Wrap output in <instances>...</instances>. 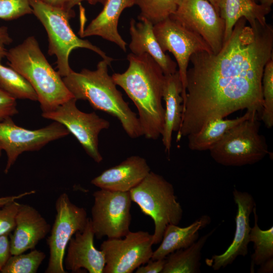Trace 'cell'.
I'll use <instances>...</instances> for the list:
<instances>
[{
  "label": "cell",
  "instance_id": "cell-21",
  "mask_svg": "<svg viewBox=\"0 0 273 273\" xmlns=\"http://www.w3.org/2000/svg\"><path fill=\"white\" fill-rule=\"evenodd\" d=\"M183 86L178 73L165 75L163 89V100L165 102L164 124L161 134L165 151L170 153L172 135L179 130L182 119L183 99Z\"/></svg>",
  "mask_w": 273,
  "mask_h": 273
},
{
  "label": "cell",
  "instance_id": "cell-31",
  "mask_svg": "<svg viewBox=\"0 0 273 273\" xmlns=\"http://www.w3.org/2000/svg\"><path fill=\"white\" fill-rule=\"evenodd\" d=\"M31 14L29 0H0V19L13 20Z\"/></svg>",
  "mask_w": 273,
  "mask_h": 273
},
{
  "label": "cell",
  "instance_id": "cell-38",
  "mask_svg": "<svg viewBox=\"0 0 273 273\" xmlns=\"http://www.w3.org/2000/svg\"><path fill=\"white\" fill-rule=\"evenodd\" d=\"M106 0H70L65 9L67 10H72V8L77 5H79L83 1H86L90 5H96L98 3L103 4Z\"/></svg>",
  "mask_w": 273,
  "mask_h": 273
},
{
  "label": "cell",
  "instance_id": "cell-29",
  "mask_svg": "<svg viewBox=\"0 0 273 273\" xmlns=\"http://www.w3.org/2000/svg\"><path fill=\"white\" fill-rule=\"evenodd\" d=\"M46 257L43 252L33 249L27 254L11 255L1 273H35Z\"/></svg>",
  "mask_w": 273,
  "mask_h": 273
},
{
  "label": "cell",
  "instance_id": "cell-27",
  "mask_svg": "<svg viewBox=\"0 0 273 273\" xmlns=\"http://www.w3.org/2000/svg\"><path fill=\"white\" fill-rule=\"evenodd\" d=\"M0 88L16 99L38 100L37 94L30 83L12 68L2 64L1 60Z\"/></svg>",
  "mask_w": 273,
  "mask_h": 273
},
{
  "label": "cell",
  "instance_id": "cell-1",
  "mask_svg": "<svg viewBox=\"0 0 273 273\" xmlns=\"http://www.w3.org/2000/svg\"><path fill=\"white\" fill-rule=\"evenodd\" d=\"M273 29L267 23L249 24L240 19L216 53L190 58L186 98L176 141L196 132L209 121L239 110L262 111V78L273 58Z\"/></svg>",
  "mask_w": 273,
  "mask_h": 273
},
{
  "label": "cell",
  "instance_id": "cell-10",
  "mask_svg": "<svg viewBox=\"0 0 273 273\" xmlns=\"http://www.w3.org/2000/svg\"><path fill=\"white\" fill-rule=\"evenodd\" d=\"M73 98L47 112L42 116L63 125L77 140L87 154L96 162L103 160L98 148L100 132L108 129L109 121L100 117L95 112L85 113L78 109Z\"/></svg>",
  "mask_w": 273,
  "mask_h": 273
},
{
  "label": "cell",
  "instance_id": "cell-37",
  "mask_svg": "<svg viewBox=\"0 0 273 273\" xmlns=\"http://www.w3.org/2000/svg\"><path fill=\"white\" fill-rule=\"evenodd\" d=\"M35 193V191H31L30 192H24L23 193L19 194L18 195L0 197V208L10 202L16 201L17 200L21 199L26 196L33 194Z\"/></svg>",
  "mask_w": 273,
  "mask_h": 273
},
{
  "label": "cell",
  "instance_id": "cell-42",
  "mask_svg": "<svg viewBox=\"0 0 273 273\" xmlns=\"http://www.w3.org/2000/svg\"><path fill=\"white\" fill-rule=\"evenodd\" d=\"M207 1L209 2L214 6L216 10L218 12L219 0H207Z\"/></svg>",
  "mask_w": 273,
  "mask_h": 273
},
{
  "label": "cell",
  "instance_id": "cell-16",
  "mask_svg": "<svg viewBox=\"0 0 273 273\" xmlns=\"http://www.w3.org/2000/svg\"><path fill=\"white\" fill-rule=\"evenodd\" d=\"M94 237L95 233L88 218L84 229L77 232L68 242L64 261L66 269L77 272L84 268L89 273H103L104 255L95 247Z\"/></svg>",
  "mask_w": 273,
  "mask_h": 273
},
{
  "label": "cell",
  "instance_id": "cell-11",
  "mask_svg": "<svg viewBox=\"0 0 273 273\" xmlns=\"http://www.w3.org/2000/svg\"><path fill=\"white\" fill-rule=\"evenodd\" d=\"M153 235L129 231L124 239H107L100 246L105 259L103 273H131L151 259Z\"/></svg>",
  "mask_w": 273,
  "mask_h": 273
},
{
  "label": "cell",
  "instance_id": "cell-36",
  "mask_svg": "<svg viewBox=\"0 0 273 273\" xmlns=\"http://www.w3.org/2000/svg\"><path fill=\"white\" fill-rule=\"evenodd\" d=\"M12 41L8 28L5 26H0V60L6 57L8 51L5 47L11 43Z\"/></svg>",
  "mask_w": 273,
  "mask_h": 273
},
{
  "label": "cell",
  "instance_id": "cell-2",
  "mask_svg": "<svg viewBox=\"0 0 273 273\" xmlns=\"http://www.w3.org/2000/svg\"><path fill=\"white\" fill-rule=\"evenodd\" d=\"M129 65L123 73H115L112 77L133 102L138 111L139 120L144 135L157 140L164 124L162 105L165 79L162 69L148 54L127 55Z\"/></svg>",
  "mask_w": 273,
  "mask_h": 273
},
{
  "label": "cell",
  "instance_id": "cell-28",
  "mask_svg": "<svg viewBox=\"0 0 273 273\" xmlns=\"http://www.w3.org/2000/svg\"><path fill=\"white\" fill-rule=\"evenodd\" d=\"M179 0H135L140 9L139 20L145 19L153 25L169 18L175 11Z\"/></svg>",
  "mask_w": 273,
  "mask_h": 273
},
{
  "label": "cell",
  "instance_id": "cell-17",
  "mask_svg": "<svg viewBox=\"0 0 273 273\" xmlns=\"http://www.w3.org/2000/svg\"><path fill=\"white\" fill-rule=\"evenodd\" d=\"M51 230L50 224L33 207L20 204L16 216V226L10 234L11 255L35 249Z\"/></svg>",
  "mask_w": 273,
  "mask_h": 273
},
{
  "label": "cell",
  "instance_id": "cell-7",
  "mask_svg": "<svg viewBox=\"0 0 273 273\" xmlns=\"http://www.w3.org/2000/svg\"><path fill=\"white\" fill-rule=\"evenodd\" d=\"M258 114L230 129L208 151L212 158L225 166L252 165L270 153L265 137L259 133Z\"/></svg>",
  "mask_w": 273,
  "mask_h": 273
},
{
  "label": "cell",
  "instance_id": "cell-32",
  "mask_svg": "<svg viewBox=\"0 0 273 273\" xmlns=\"http://www.w3.org/2000/svg\"><path fill=\"white\" fill-rule=\"evenodd\" d=\"M20 203L10 202L0 208V236L9 235L16 226V216Z\"/></svg>",
  "mask_w": 273,
  "mask_h": 273
},
{
  "label": "cell",
  "instance_id": "cell-19",
  "mask_svg": "<svg viewBox=\"0 0 273 273\" xmlns=\"http://www.w3.org/2000/svg\"><path fill=\"white\" fill-rule=\"evenodd\" d=\"M139 21L137 22L133 18L130 21L129 48L131 53L148 54L159 65L165 75L175 73L177 70V64L161 49L154 34V25L145 19Z\"/></svg>",
  "mask_w": 273,
  "mask_h": 273
},
{
  "label": "cell",
  "instance_id": "cell-4",
  "mask_svg": "<svg viewBox=\"0 0 273 273\" xmlns=\"http://www.w3.org/2000/svg\"><path fill=\"white\" fill-rule=\"evenodd\" d=\"M8 65L35 91L42 112L51 111L74 98L63 78L49 64L33 36L7 51Z\"/></svg>",
  "mask_w": 273,
  "mask_h": 273
},
{
  "label": "cell",
  "instance_id": "cell-34",
  "mask_svg": "<svg viewBox=\"0 0 273 273\" xmlns=\"http://www.w3.org/2000/svg\"><path fill=\"white\" fill-rule=\"evenodd\" d=\"M165 263V258L150 259L146 265L140 266L135 269L136 273H159L162 272Z\"/></svg>",
  "mask_w": 273,
  "mask_h": 273
},
{
  "label": "cell",
  "instance_id": "cell-26",
  "mask_svg": "<svg viewBox=\"0 0 273 273\" xmlns=\"http://www.w3.org/2000/svg\"><path fill=\"white\" fill-rule=\"evenodd\" d=\"M254 225L250 233V242H253L254 253L251 255V271L253 266L260 265L267 260L273 258V227L266 230H261L258 224V217L256 206L253 208Z\"/></svg>",
  "mask_w": 273,
  "mask_h": 273
},
{
  "label": "cell",
  "instance_id": "cell-3",
  "mask_svg": "<svg viewBox=\"0 0 273 273\" xmlns=\"http://www.w3.org/2000/svg\"><path fill=\"white\" fill-rule=\"evenodd\" d=\"M113 60L112 58L103 59L95 70L72 71L63 77V80L77 101H87L94 109L116 118L128 136L138 138L144 135L138 117L124 101L108 73V66Z\"/></svg>",
  "mask_w": 273,
  "mask_h": 273
},
{
  "label": "cell",
  "instance_id": "cell-5",
  "mask_svg": "<svg viewBox=\"0 0 273 273\" xmlns=\"http://www.w3.org/2000/svg\"><path fill=\"white\" fill-rule=\"evenodd\" d=\"M33 14L41 22L48 34V54L57 57L58 72L61 77H65L73 70L69 64L71 52L77 48L90 50L100 56L103 59L111 58L97 46L86 39L78 37L69 24V20L75 13L47 4L41 0H29Z\"/></svg>",
  "mask_w": 273,
  "mask_h": 273
},
{
  "label": "cell",
  "instance_id": "cell-9",
  "mask_svg": "<svg viewBox=\"0 0 273 273\" xmlns=\"http://www.w3.org/2000/svg\"><path fill=\"white\" fill-rule=\"evenodd\" d=\"M55 208V220L47 240L50 257L45 272L66 273L63 261L68 242L77 232L84 229L88 218L86 210L73 204L66 193L57 198Z\"/></svg>",
  "mask_w": 273,
  "mask_h": 273
},
{
  "label": "cell",
  "instance_id": "cell-41",
  "mask_svg": "<svg viewBox=\"0 0 273 273\" xmlns=\"http://www.w3.org/2000/svg\"><path fill=\"white\" fill-rule=\"evenodd\" d=\"M255 2H259L260 5L266 8H271L273 0H255Z\"/></svg>",
  "mask_w": 273,
  "mask_h": 273
},
{
  "label": "cell",
  "instance_id": "cell-35",
  "mask_svg": "<svg viewBox=\"0 0 273 273\" xmlns=\"http://www.w3.org/2000/svg\"><path fill=\"white\" fill-rule=\"evenodd\" d=\"M10 242L8 235L0 236V272L11 256Z\"/></svg>",
  "mask_w": 273,
  "mask_h": 273
},
{
  "label": "cell",
  "instance_id": "cell-15",
  "mask_svg": "<svg viewBox=\"0 0 273 273\" xmlns=\"http://www.w3.org/2000/svg\"><path fill=\"white\" fill-rule=\"evenodd\" d=\"M233 195L237 206L234 237L232 243L222 254L213 255L210 259V265L215 270L232 264L239 256H245L248 254L251 229L250 216L256 203L253 196L248 192L234 188Z\"/></svg>",
  "mask_w": 273,
  "mask_h": 273
},
{
  "label": "cell",
  "instance_id": "cell-12",
  "mask_svg": "<svg viewBox=\"0 0 273 273\" xmlns=\"http://www.w3.org/2000/svg\"><path fill=\"white\" fill-rule=\"evenodd\" d=\"M153 30L162 51L171 53L176 60L183 86L181 96L184 104L186 98L187 73L191 57L198 52L212 51L199 35L170 17L154 24Z\"/></svg>",
  "mask_w": 273,
  "mask_h": 273
},
{
  "label": "cell",
  "instance_id": "cell-20",
  "mask_svg": "<svg viewBox=\"0 0 273 273\" xmlns=\"http://www.w3.org/2000/svg\"><path fill=\"white\" fill-rule=\"evenodd\" d=\"M135 0H106L102 11L85 29L78 32L81 37L99 36L126 51V42L118 31L119 17L126 8L135 5Z\"/></svg>",
  "mask_w": 273,
  "mask_h": 273
},
{
  "label": "cell",
  "instance_id": "cell-13",
  "mask_svg": "<svg viewBox=\"0 0 273 273\" xmlns=\"http://www.w3.org/2000/svg\"><path fill=\"white\" fill-rule=\"evenodd\" d=\"M69 133L63 125L56 121L35 130L17 125L11 117L1 121L0 146L7 156L5 173L8 172L22 153L38 150L50 142L64 137Z\"/></svg>",
  "mask_w": 273,
  "mask_h": 273
},
{
  "label": "cell",
  "instance_id": "cell-25",
  "mask_svg": "<svg viewBox=\"0 0 273 273\" xmlns=\"http://www.w3.org/2000/svg\"><path fill=\"white\" fill-rule=\"evenodd\" d=\"M215 229L198 239L189 247L177 250L165 257L161 273H198L200 272L201 250Z\"/></svg>",
  "mask_w": 273,
  "mask_h": 273
},
{
  "label": "cell",
  "instance_id": "cell-33",
  "mask_svg": "<svg viewBox=\"0 0 273 273\" xmlns=\"http://www.w3.org/2000/svg\"><path fill=\"white\" fill-rule=\"evenodd\" d=\"M16 99L0 88V122L17 114Z\"/></svg>",
  "mask_w": 273,
  "mask_h": 273
},
{
  "label": "cell",
  "instance_id": "cell-23",
  "mask_svg": "<svg viewBox=\"0 0 273 273\" xmlns=\"http://www.w3.org/2000/svg\"><path fill=\"white\" fill-rule=\"evenodd\" d=\"M270 11L271 8L262 6L254 0H219V14L225 23L223 42L230 36L240 19L245 18L249 24L256 21L265 24V17Z\"/></svg>",
  "mask_w": 273,
  "mask_h": 273
},
{
  "label": "cell",
  "instance_id": "cell-30",
  "mask_svg": "<svg viewBox=\"0 0 273 273\" xmlns=\"http://www.w3.org/2000/svg\"><path fill=\"white\" fill-rule=\"evenodd\" d=\"M263 104L260 115L267 128L273 126V58L265 65L262 78Z\"/></svg>",
  "mask_w": 273,
  "mask_h": 273
},
{
  "label": "cell",
  "instance_id": "cell-24",
  "mask_svg": "<svg viewBox=\"0 0 273 273\" xmlns=\"http://www.w3.org/2000/svg\"><path fill=\"white\" fill-rule=\"evenodd\" d=\"M254 112H256L246 110L243 115L235 118H219L209 121L198 131L187 136L189 149L195 151L209 150L230 129L249 118Z\"/></svg>",
  "mask_w": 273,
  "mask_h": 273
},
{
  "label": "cell",
  "instance_id": "cell-43",
  "mask_svg": "<svg viewBox=\"0 0 273 273\" xmlns=\"http://www.w3.org/2000/svg\"><path fill=\"white\" fill-rule=\"evenodd\" d=\"M2 150H2V148H1V147L0 146V157H1V154H2Z\"/></svg>",
  "mask_w": 273,
  "mask_h": 273
},
{
  "label": "cell",
  "instance_id": "cell-18",
  "mask_svg": "<svg viewBox=\"0 0 273 273\" xmlns=\"http://www.w3.org/2000/svg\"><path fill=\"white\" fill-rule=\"evenodd\" d=\"M150 171V167L144 158L131 156L120 164L104 170L90 183L101 189L129 192Z\"/></svg>",
  "mask_w": 273,
  "mask_h": 273
},
{
  "label": "cell",
  "instance_id": "cell-44",
  "mask_svg": "<svg viewBox=\"0 0 273 273\" xmlns=\"http://www.w3.org/2000/svg\"><path fill=\"white\" fill-rule=\"evenodd\" d=\"M255 1V0H254Z\"/></svg>",
  "mask_w": 273,
  "mask_h": 273
},
{
  "label": "cell",
  "instance_id": "cell-8",
  "mask_svg": "<svg viewBox=\"0 0 273 273\" xmlns=\"http://www.w3.org/2000/svg\"><path fill=\"white\" fill-rule=\"evenodd\" d=\"M90 218L95 237H124L130 231L132 200L129 192L101 189L93 193Z\"/></svg>",
  "mask_w": 273,
  "mask_h": 273
},
{
  "label": "cell",
  "instance_id": "cell-22",
  "mask_svg": "<svg viewBox=\"0 0 273 273\" xmlns=\"http://www.w3.org/2000/svg\"><path fill=\"white\" fill-rule=\"evenodd\" d=\"M210 222V217L203 215L186 227L168 224L164 231L160 246L153 251L151 259H164L177 250L189 247L199 239V231Z\"/></svg>",
  "mask_w": 273,
  "mask_h": 273
},
{
  "label": "cell",
  "instance_id": "cell-40",
  "mask_svg": "<svg viewBox=\"0 0 273 273\" xmlns=\"http://www.w3.org/2000/svg\"><path fill=\"white\" fill-rule=\"evenodd\" d=\"M43 2L49 4L50 5L59 7V8H66V6L70 1V0H41Z\"/></svg>",
  "mask_w": 273,
  "mask_h": 273
},
{
  "label": "cell",
  "instance_id": "cell-39",
  "mask_svg": "<svg viewBox=\"0 0 273 273\" xmlns=\"http://www.w3.org/2000/svg\"><path fill=\"white\" fill-rule=\"evenodd\" d=\"M273 271V258H271L263 264L260 265V268L258 270V272L270 273Z\"/></svg>",
  "mask_w": 273,
  "mask_h": 273
},
{
  "label": "cell",
  "instance_id": "cell-14",
  "mask_svg": "<svg viewBox=\"0 0 273 273\" xmlns=\"http://www.w3.org/2000/svg\"><path fill=\"white\" fill-rule=\"evenodd\" d=\"M169 17L199 35L213 53L221 48L224 21L207 0H179L175 11Z\"/></svg>",
  "mask_w": 273,
  "mask_h": 273
},
{
  "label": "cell",
  "instance_id": "cell-6",
  "mask_svg": "<svg viewBox=\"0 0 273 273\" xmlns=\"http://www.w3.org/2000/svg\"><path fill=\"white\" fill-rule=\"evenodd\" d=\"M129 193L132 201L154 221L153 245L161 242L168 224L178 225L182 219L183 210L173 186L163 176L151 171Z\"/></svg>",
  "mask_w": 273,
  "mask_h": 273
}]
</instances>
